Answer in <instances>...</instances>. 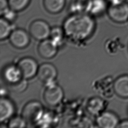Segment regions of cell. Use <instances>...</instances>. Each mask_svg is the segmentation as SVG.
Segmentation results:
<instances>
[{
    "label": "cell",
    "instance_id": "obj_19",
    "mask_svg": "<svg viewBox=\"0 0 128 128\" xmlns=\"http://www.w3.org/2000/svg\"><path fill=\"white\" fill-rule=\"evenodd\" d=\"M64 32L63 28L59 27H54L51 29L50 37V39L58 46L60 45L63 40Z\"/></svg>",
    "mask_w": 128,
    "mask_h": 128
},
{
    "label": "cell",
    "instance_id": "obj_4",
    "mask_svg": "<svg viewBox=\"0 0 128 128\" xmlns=\"http://www.w3.org/2000/svg\"><path fill=\"white\" fill-rule=\"evenodd\" d=\"M51 28L49 24L42 20L32 22L29 28L30 34L36 40H43L47 39L50 34Z\"/></svg>",
    "mask_w": 128,
    "mask_h": 128
},
{
    "label": "cell",
    "instance_id": "obj_3",
    "mask_svg": "<svg viewBox=\"0 0 128 128\" xmlns=\"http://www.w3.org/2000/svg\"><path fill=\"white\" fill-rule=\"evenodd\" d=\"M64 96L62 88L52 82L46 84V88L44 93V98L45 102L51 106H55L60 104Z\"/></svg>",
    "mask_w": 128,
    "mask_h": 128
},
{
    "label": "cell",
    "instance_id": "obj_20",
    "mask_svg": "<svg viewBox=\"0 0 128 128\" xmlns=\"http://www.w3.org/2000/svg\"><path fill=\"white\" fill-rule=\"evenodd\" d=\"M106 0H93L90 12L94 14H100L106 10Z\"/></svg>",
    "mask_w": 128,
    "mask_h": 128
},
{
    "label": "cell",
    "instance_id": "obj_26",
    "mask_svg": "<svg viewBox=\"0 0 128 128\" xmlns=\"http://www.w3.org/2000/svg\"><path fill=\"white\" fill-rule=\"evenodd\" d=\"M110 4H117L125 2V0H106Z\"/></svg>",
    "mask_w": 128,
    "mask_h": 128
},
{
    "label": "cell",
    "instance_id": "obj_17",
    "mask_svg": "<svg viewBox=\"0 0 128 128\" xmlns=\"http://www.w3.org/2000/svg\"><path fill=\"white\" fill-rule=\"evenodd\" d=\"M12 26L10 22L4 18L0 19V38L4 40L10 36L12 32Z\"/></svg>",
    "mask_w": 128,
    "mask_h": 128
},
{
    "label": "cell",
    "instance_id": "obj_9",
    "mask_svg": "<svg viewBox=\"0 0 128 128\" xmlns=\"http://www.w3.org/2000/svg\"><path fill=\"white\" fill-rule=\"evenodd\" d=\"M96 122L102 128H114L118 127L120 122L115 114L111 112H104L98 115Z\"/></svg>",
    "mask_w": 128,
    "mask_h": 128
},
{
    "label": "cell",
    "instance_id": "obj_28",
    "mask_svg": "<svg viewBox=\"0 0 128 128\" xmlns=\"http://www.w3.org/2000/svg\"></svg>",
    "mask_w": 128,
    "mask_h": 128
},
{
    "label": "cell",
    "instance_id": "obj_25",
    "mask_svg": "<svg viewBox=\"0 0 128 128\" xmlns=\"http://www.w3.org/2000/svg\"><path fill=\"white\" fill-rule=\"evenodd\" d=\"M120 128H128V120H126L120 122L118 127Z\"/></svg>",
    "mask_w": 128,
    "mask_h": 128
},
{
    "label": "cell",
    "instance_id": "obj_1",
    "mask_svg": "<svg viewBox=\"0 0 128 128\" xmlns=\"http://www.w3.org/2000/svg\"><path fill=\"white\" fill-rule=\"evenodd\" d=\"M96 23L93 18L88 13H74L64 22V34L76 40H82L89 38L93 33Z\"/></svg>",
    "mask_w": 128,
    "mask_h": 128
},
{
    "label": "cell",
    "instance_id": "obj_21",
    "mask_svg": "<svg viewBox=\"0 0 128 128\" xmlns=\"http://www.w3.org/2000/svg\"><path fill=\"white\" fill-rule=\"evenodd\" d=\"M26 122L22 116L12 118L8 122V127L10 128H22L26 126Z\"/></svg>",
    "mask_w": 128,
    "mask_h": 128
},
{
    "label": "cell",
    "instance_id": "obj_8",
    "mask_svg": "<svg viewBox=\"0 0 128 128\" xmlns=\"http://www.w3.org/2000/svg\"><path fill=\"white\" fill-rule=\"evenodd\" d=\"M10 42L16 48H22L29 44L30 38L28 32L22 29H15L9 36Z\"/></svg>",
    "mask_w": 128,
    "mask_h": 128
},
{
    "label": "cell",
    "instance_id": "obj_14",
    "mask_svg": "<svg viewBox=\"0 0 128 128\" xmlns=\"http://www.w3.org/2000/svg\"><path fill=\"white\" fill-rule=\"evenodd\" d=\"M105 106L104 102L100 98H93L90 100L87 104L88 112L93 115H99Z\"/></svg>",
    "mask_w": 128,
    "mask_h": 128
},
{
    "label": "cell",
    "instance_id": "obj_12",
    "mask_svg": "<svg viewBox=\"0 0 128 128\" xmlns=\"http://www.w3.org/2000/svg\"><path fill=\"white\" fill-rule=\"evenodd\" d=\"M114 92L119 96L128 98V75H122L118 78L113 84Z\"/></svg>",
    "mask_w": 128,
    "mask_h": 128
},
{
    "label": "cell",
    "instance_id": "obj_13",
    "mask_svg": "<svg viewBox=\"0 0 128 128\" xmlns=\"http://www.w3.org/2000/svg\"><path fill=\"white\" fill-rule=\"evenodd\" d=\"M14 107L8 98H2L0 102V121L3 122L9 119L14 114Z\"/></svg>",
    "mask_w": 128,
    "mask_h": 128
},
{
    "label": "cell",
    "instance_id": "obj_10",
    "mask_svg": "<svg viewBox=\"0 0 128 128\" xmlns=\"http://www.w3.org/2000/svg\"><path fill=\"white\" fill-rule=\"evenodd\" d=\"M58 46L51 39H46L40 42L38 46L40 55L45 58H53L57 53Z\"/></svg>",
    "mask_w": 128,
    "mask_h": 128
},
{
    "label": "cell",
    "instance_id": "obj_23",
    "mask_svg": "<svg viewBox=\"0 0 128 128\" xmlns=\"http://www.w3.org/2000/svg\"><path fill=\"white\" fill-rule=\"evenodd\" d=\"M2 16H3V18L8 20V21H12L14 20L16 17V12L12 10L11 9H9L6 12H4Z\"/></svg>",
    "mask_w": 128,
    "mask_h": 128
},
{
    "label": "cell",
    "instance_id": "obj_6",
    "mask_svg": "<svg viewBox=\"0 0 128 128\" xmlns=\"http://www.w3.org/2000/svg\"><path fill=\"white\" fill-rule=\"evenodd\" d=\"M22 78L28 80L36 75L38 68L37 62L32 58H24L21 59L18 64Z\"/></svg>",
    "mask_w": 128,
    "mask_h": 128
},
{
    "label": "cell",
    "instance_id": "obj_5",
    "mask_svg": "<svg viewBox=\"0 0 128 128\" xmlns=\"http://www.w3.org/2000/svg\"><path fill=\"white\" fill-rule=\"evenodd\" d=\"M108 14L113 21L122 23L128 20V3L124 2L117 4H110Z\"/></svg>",
    "mask_w": 128,
    "mask_h": 128
},
{
    "label": "cell",
    "instance_id": "obj_11",
    "mask_svg": "<svg viewBox=\"0 0 128 128\" xmlns=\"http://www.w3.org/2000/svg\"><path fill=\"white\" fill-rule=\"evenodd\" d=\"M3 76L5 81L10 84H15L23 78L18 65H9L3 71Z\"/></svg>",
    "mask_w": 128,
    "mask_h": 128
},
{
    "label": "cell",
    "instance_id": "obj_2",
    "mask_svg": "<svg viewBox=\"0 0 128 128\" xmlns=\"http://www.w3.org/2000/svg\"><path fill=\"white\" fill-rule=\"evenodd\" d=\"M44 113L43 106L38 101H31L24 107L22 116L26 122H35L40 120Z\"/></svg>",
    "mask_w": 128,
    "mask_h": 128
},
{
    "label": "cell",
    "instance_id": "obj_15",
    "mask_svg": "<svg viewBox=\"0 0 128 128\" xmlns=\"http://www.w3.org/2000/svg\"><path fill=\"white\" fill-rule=\"evenodd\" d=\"M45 9L51 14H57L64 8L66 0H43Z\"/></svg>",
    "mask_w": 128,
    "mask_h": 128
},
{
    "label": "cell",
    "instance_id": "obj_18",
    "mask_svg": "<svg viewBox=\"0 0 128 128\" xmlns=\"http://www.w3.org/2000/svg\"><path fill=\"white\" fill-rule=\"evenodd\" d=\"M30 0H8L10 8L18 12L25 9L29 4Z\"/></svg>",
    "mask_w": 128,
    "mask_h": 128
},
{
    "label": "cell",
    "instance_id": "obj_16",
    "mask_svg": "<svg viewBox=\"0 0 128 128\" xmlns=\"http://www.w3.org/2000/svg\"><path fill=\"white\" fill-rule=\"evenodd\" d=\"M93 0H76L73 8L76 13L90 12L92 7Z\"/></svg>",
    "mask_w": 128,
    "mask_h": 128
},
{
    "label": "cell",
    "instance_id": "obj_24",
    "mask_svg": "<svg viewBox=\"0 0 128 128\" xmlns=\"http://www.w3.org/2000/svg\"><path fill=\"white\" fill-rule=\"evenodd\" d=\"M10 9L8 0H0V13L2 16Z\"/></svg>",
    "mask_w": 128,
    "mask_h": 128
},
{
    "label": "cell",
    "instance_id": "obj_7",
    "mask_svg": "<svg viewBox=\"0 0 128 128\" xmlns=\"http://www.w3.org/2000/svg\"><path fill=\"white\" fill-rule=\"evenodd\" d=\"M56 68L50 63H44L38 66L36 76L38 79L46 84L54 82L56 78Z\"/></svg>",
    "mask_w": 128,
    "mask_h": 128
},
{
    "label": "cell",
    "instance_id": "obj_22",
    "mask_svg": "<svg viewBox=\"0 0 128 128\" xmlns=\"http://www.w3.org/2000/svg\"><path fill=\"white\" fill-rule=\"evenodd\" d=\"M26 80V79L22 78L18 82L14 84H10V90L16 92H21L24 91L28 86V82Z\"/></svg>",
    "mask_w": 128,
    "mask_h": 128
},
{
    "label": "cell",
    "instance_id": "obj_27",
    "mask_svg": "<svg viewBox=\"0 0 128 128\" xmlns=\"http://www.w3.org/2000/svg\"></svg>",
    "mask_w": 128,
    "mask_h": 128
}]
</instances>
